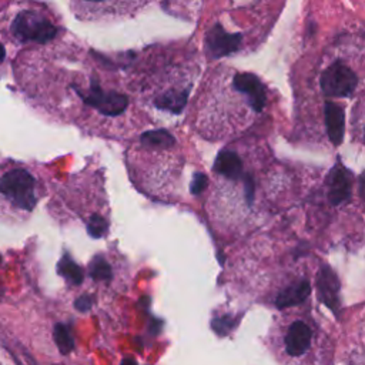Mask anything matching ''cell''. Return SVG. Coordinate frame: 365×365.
<instances>
[{"label": "cell", "instance_id": "7", "mask_svg": "<svg viewBox=\"0 0 365 365\" xmlns=\"http://www.w3.org/2000/svg\"><path fill=\"white\" fill-rule=\"evenodd\" d=\"M354 195V175L342 164H336L327 178V200L332 207L346 204Z\"/></svg>", "mask_w": 365, "mask_h": 365}, {"label": "cell", "instance_id": "1", "mask_svg": "<svg viewBox=\"0 0 365 365\" xmlns=\"http://www.w3.org/2000/svg\"><path fill=\"white\" fill-rule=\"evenodd\" d=\"M215 83L211 88V93L207 98V103H214L218 106H208L207 108H201V113L205 114L208 111L211 114V120L221 113V118L217 124L228 117L227 133L231 130V124H237V128H242L245 124L252 123V120L262 114L267 101L268 93L264 83L252 73H242L234 70H224L215 77Z\"/></svg>", "mask_w": 365, "mask_h": 365}, {"label": "cell", "instance_id": "15", "mask_svg": "<svg viewBox=\"0 0 365 365\" xmlns=\"http://www.w3.org/2000/svg\"><path fill=\"white\" fill-rule=\"evenodd\" d=\"M211 325H212V329H214L218 335H225V334H228V331H231V329L234 328L235 321H234L231 317L225 315V317L214 318L212 322H211Z\"/></svg>", "mask_w": 365, "mask_h": 365}, {"label": "cell", "instance_id": "2", "mask_svg": "<svg viewBox=\"0 0 365 365\" xmlns=\"http://www.w3.org/2000/svg\"><path fill=\"white\" fill-rule=\"evenodd\" d=\"M74 91L81 100V104L96 111L103 117H118L125 113L128 106V98L124 93L114 88L104 87L98 78L91 77L87 86L73 84Z\"/></svg>", "mask_w": 365, "mask_h": 365}, {"label": "cell", "instance_id": "17", "mask_svg": "<svg viewBox=\"0 0 365 365\" xmlns=\"http://www.w3.org/2000/svg\"><path fill=\"white\" fill-rule=\"evenodd\" d=\"M93 307V298L90 295H81L74 301V308L80 312H87Z\"/></svg>", "mask_w": 365, "mask_h": 365}, {"label": "cell", "instance_id": "6", "mask_svg": "<svg viewBox=\"0 0 365 365\" xmlns=\"http://www.w3.org/2000/svg\"><path fill=\"white\" fill-rule=\"evenodd\" d=\"M241 44H242V34L230 33L220 23H214L205 31V36H204L205 53L211 58L230 56L238 51L241 48Z\"/></svg>", "mask_w": 365, "mask_h": 365}, {"label": "cell", "instance_id": "14", "mask_svg": "<svg viewBox=\"0 0 365 365\" xmlns=\"http://www.w3.org/2000/svg\"><path fill=\"white\" fill-rule=\"evenodd\" d=\"M53 336H54V342H56L58 351L63 355H67L74 349V339L70 334V329L64 324H56L54 325Z\"/></svg>", "mask_w": 365, "mask_h": 365}, {"label": "cell", "instance_id": "9", "mask_svg": "<svg viewBox=\"0 0 365 365\" xmlns=\"http://www.w3.org/2000/svg\"><path fill=\"white\" fill-rule=\"evenodd\" d=\"M311 338H312L311 327L301 319L294 321L288 327L285 334L287 354L291 356H299L305 354L311 345Z\"/></svg>", "mask_w": 365, "mask_h": 365}, {"label": "cell", "instance_id": "18", "mask_svg": "<svg viewBox=\"0 0 365 365\" xmlns=\"http://www.w3.org/2000/svg\"><path fill=\"white\" fill-rule=\"evenodd\" d=\"M121 365H137V364H135V361L133 358H124L121 361Z\"/></svg>", "mask_w": 365, "mask_h": 365}, {"label": "cell", "instance_id": "13", "mask_svg": "<svg viewBox=\"0 0 365 365\" xmlns=\"http://www.w3.org/2000/svg\"><path fill=\"white\" fill-rule=\"evenodd\" d=\"M57 272L66 278L67 282L73 284V285H80L83 282V278H84V274H83V269L80 265L76 264V261L68 255V254H64L61 257V259L58 261L57 264Z\"/></svg>", "mask_w": 365, "mask_h": 365}, {"label": "cell", "instance_id": "3", "mask_svg": "<svg viewBox=\"0 0 365 365\" xmlns=\"http://www.w3.org/2000/svg\"><path fill=\"white\" fill-rule=\"evenodd\" d=\"M0 195L9 205L30 212L38 200L36 178L24 168L9 170L0 177Z\"/></svg>", "mask_w": 365, "mask_h": 365}, {"label": "cell", "instance_id": "10", "mask_svg": "<svg viewBox=\"0 0 365 365\" xmlns=\"http://www.w3.org/2000/svg\"><path fill=\"white\" fill-rule=\"evenodd\" d=\"M322 120H324V127L329 141L334 145H339L344 138V124H345L344 107L334 101H325L322 108Z\"/></svg>", "mask_w": 365, "mask_h": 365}, {"label": "cell", "instance_id": "16", "mask_svg": "<svg viewBox=\"0 0 365 365\" xmlns=\"http://www.w3.org/2000/svg\"><path fill=\"white\" fill-rule=\"evenodd\" d=\"M205 185H207L205 174L195 173L194 178H192V182L190 185V191H191V194H200V192H202L205 190Z\"/></svg>", "mask_w": 365, "mask_h": 365}, {"label": "cell", "instance_id": "8", "mask_svg": "<svg viewBox=\"0 0 365 365\" xmlns=\"http://www.w3.org/2000/svg\"><path fill=\"white\" fill-rule=\"evenodd\" d=\"M317 289L318 298L322 304H325L334 314H338L341 307L339 289L341 284L332 268L328 265H322L317 275Z\"/></svg>", "mask_w": 365, "mask_h": 365}, {"label": "cell", "instance_id": "20", "mask_svg": "<svg viewBox=\"0 0 365 365\" xmlns=\"http://www.w3.org/2000/svg\"><path fill=\"white\" fill-rule=\"evenodd\" d=\"M0 262H1V255H0Z\"/></svg>", "mask_w": 365, "mask_h": 365}, {"label": "cell", "instance_id": "19", "mask_svg": "<svg viewBox=\"0 0 365 365\" xmlns=\"http://www.w3.org/2000/svg\"><path fill=\"white\" fill-rule=\"evenodd\" d=\"M4 56H6V50H4V47H3V44L0 43V61L4 58Z\"/></svg>", "mask_w": 365, "mask_h": 365}, {"label": "cell", "instance_id": "11", "mask_svg": "<svg viewBox=\"0 0 365 365\" xmlns=\"http://www.w3.org/2000/svg\"><path fill=\"white\" fill-rule=\"evenodd\" d=\"M311 292V285L307 279L295 281L287 287H284L275 297L277 308H289L299 305L307 299Z\"/></svg>", "mask_w": 365, "mask_h": 365}, {"label": "cell", "instance_id": "4", "mask_svg": "<svg viewBox=\"0 0 365 365\" xmlns=\"http://www.w3.org/2000/svg\"><path fill=\"white\" fill-rule=\"evenodd\" d=\"M10 31L20 43L46 44L57 36L58 29L44 13L21 10L14 16Z\"/></svg>", "mask_w": 365, "mask_h": 365}, {"label": "cell", "instance_id": "12", "mask_svg": "<svg viewBox=\"0 0 365 365\" xmlns=\"http://www.w3.org/2000/svg\"><path fill=\"white\" fill-rule=\"evenodd\" d=\"M88 274L96 282H108L113 279V265L103 254H97L90 261Z\"/></svg>", "mask_w": 365, "mask_h": 365}, {"label": "cell", "instance_id": "5", "mask_svg": "<svg viewBox=\"0 0 365 365\" xmlns=\"http://www.w3.org/2000/svg\"><path fill=\"white\" fill-rule=\"evenodd\" d=\"M359 78L356 73L341 58L332 60L319 73V88L327 97L349 98L354 96Z\"/></svg>", "mask_w": 365, "mask_h": 365}]
</instances>
